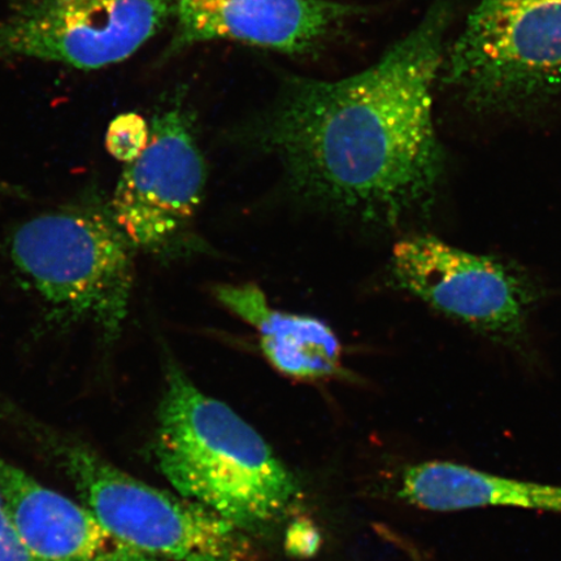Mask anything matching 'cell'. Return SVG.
Masks as SVG:
<instances>
[{
	"mask_svg": "<svg viewBox=\"0 0 561 561\" xmlns=\"http://www.w3.org/2000/svg\"><path fill=\"white\" fill-rule=\"evenodd\" d=\"M451 3L437 0L360 73L339 81L289 77L244 137L279 160L300 195L335 213L381 227L424 213L445 171L433 90Z\"/></svg>",
	"mask_w": 561,
	"mask_h": 561,
	"instance_id": "cell-1",
	"label": "cell"
},
{
	"mask_svg": "<svg viewBox=\"0 0 561 561\" xmlns=\"http://www.w3.org/2000/svg\"><path fill=\"white\" fill-rule=\"evenodd\" d=\"M165 364L156 445L161 473L181 496L248 535L271 530L296 504V477L229 405L196 388L174 360Z\"/></svg>",
	"mask_w": 561,
	"mask_h": 561,
	"instance_id": "cell-2",
	"label": "cell"
},
{
	"mask_svg": "<svg viewBox=\"0 0 561 561\" xmlns=\"http://www.w3.org/2000/svg\"><path fill=\"white\" fill-rule=\"evenodd\" d=\"M136 249L96 195L32 217L7 242L12 268L60 327H88L114 346L128 319Z\"/></svg>",
	"mask_w": 561,
	"mask_h": 561,
	"instance_id": "cell-3",
	"label": "cell"
},
{
	"mask_svg": "<svg viewBox=\"0 0 561 561\" xmlns=\"http://www.w3.org/2000/svg\"><path fill=\"white\" fill-rule=\"evenodd\" d=\"M442 73L477 110L517 108L561 94V0H480Z\"/></svg>",
	"mask_w": 561,
	"mask_h": 561,
	"instance_id": "cell-4",
	"label": "cell"
},
{
	"mask_svg": "<svg viewBox=\"0 0 561 561\" xmlns=\"http://www.w3.org/2000/svg\"><path fill=\"white\" fill-rule=\"evenodd\" d=\"M66 467L87 508L118 542L149 561H255L250 535L199 503L124 473L82 446Z\"/></svg>",
	"mask_w": 561,
	"mask_h": 561,
	"instance_id": "cell-5",
	"label": "cell"
},
{
	"mask_svg": "<svg viewBox=\"0 0 561 561\" xmlns=\"http://www.w3.org/2000/svg\"><path fill=\"white\" fill-rule=\"evenodd\" d=\"M206 182L193 112L175 91L153 114L145 151L125 165L110 199L112 214L133 248L164 254L191 227Z\"/></svg>",
	"mask_w": 561,
	"mask_h": 561,
	"instance_id": "cell-6",
	"label": "cell"
},
{
	"mask_svg": "<svg viewBox=\"0 0 561 561\" xmlns=\"http://www.w3.org/2000/svg\"><path fill=\"white\" fill-rule=\"evenodd\" d=\"M178 0H21L0 18V59L93 70L137 53L175 15Z\"/></svg>",
	"mask_w": 561,
	"mask_h": 561,
	"instance_id": "cell-7",
	"label": "cell"
},
{
	"mask_svg": "<svg viewBox=\"0 0 561 561\" xmlns=\"http://www.w3.org/2000/svg\"><path fill=\"white\" fill-rule=\"evenodd\" d=\"M391 271L404 290L476 332L504 343L525 334L535 289L496 259L412 236L392 249Z\"/></svg>",
	"mask_w": 561,
	"mask_h": 561,
	"instance_id": "cell-8",
	"label": "cell"
},
{
	"mask_svg": "<svg viewBox=\"0 0 561 561\" xmlns=\"http://www.w3.org/2000/svg\"><path fill=\"white\" fill-rule=\"evenodd\" d=\"M363 13V7L335 0H178L167 55L214 41L311 55Z\"/></svg>",
	"mask_w": 561,
	"mask_h": 561,
	"instance_id": "cell-9",
	"label": "cell"
},
{
	"mask_svg": "<svg viewBox=\"0 0 561 561\" xmlns=\"http://www.w3.org/2000/svg\"><path fill=\"white\" fill-rule=\"evenodd\" d=\"M0 501L39 561H149L112 537L87 507L0 458Z\"/></svg>",
	"mask_w": 561,
	"mask_h": 561,
	"instance_id": "cell-10",
	"label": "cell"
},
{
	"mask_svg": "<svg viewBox=\"0 0 561 561\" xmlns=\"http://www.w3.org/2000/svg\"><path fill=\"white\" fill-rule=\"evenodd\" d=\"M221 305L255 329L264 356L279 374L316 381L339 375L342 346L325 322L275 310L256 285H219Z\"/></svg>",
	"mask_w": 561,
	"mask_h": 561,
	"instance_id": "cell-11",
	"label": "cell"
},
{
	"mask_svg": "<svg viewBox=\"0 0 561 561\" xmlns=\"http://www.w3.org/2000/svg\"><path fill=\"white\" fill-rule=\"evenodd\" d=\"M398 495L433 512L510 507L561 514L560 485L510 479L447 460L407 468Z\"/></svg>",
	"mask_w": 561,
	"mask_h": 561,
	"instance_id": "cell-12",
	"label": "cell"
},
{
	"mask_svg": "<svg viewBox=\"0 0 561 561\" xmlns=\"http://www.w3.org/2000/svg\"><path fill=\"white\" fill-rule=\"evenodd\" d=\"M149 138L150 124L136 112H128L111 122L104 144L111 157L126 165L140 157L149 144Z\"/></svg>",
	"mask_w": 561,
	"mask_h": 561,
	"instance_id": "cell-13",
	"label": "cell"
},
{
	"mask_svg": "<svg viewBox=\"0 0 561 561\" xmlns=\"http://www.w3.org/2000/svg\"><path fill=\"white\" fill-rule=\"evenodd\" d=\"M0 561H39L26 550L0 501Z\"/></svg>",
	"mask_w": 561,
	"mask_h": 561,
	"instance_id": "cell-14",
	"label": "cell"
},
{
	"mask_svg": "<svg viewBox=\"0 0 561 561\" xmlns=\"http://www.w3.org/2000/svg\"><path fill=\"white\" fill-rule=\"evenodd\" d=\"M23 195L18 187L12 186L9 182L0 179V199L12 198V196Z\"/></svg>",
	"mask_w": 561,
	"mask_h": 561,
	"instance_id": "cell-15",
	"label": "cell"
}]
</instances>
